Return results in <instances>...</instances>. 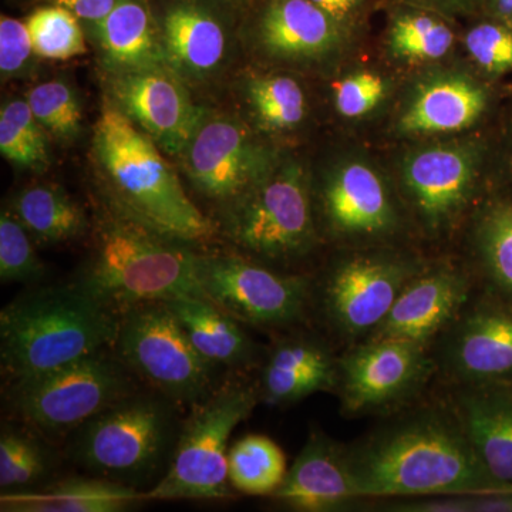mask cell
<instances>
[{
    "mask_svg": "<svg viewBox=\"0 0 512 512\" xmlns=\"http://www.w3.org/2000/svg\"><path fill=\"white\" fill-rule=\"evenodd\" d=\"M346 447L360 498L505 490L484 470L451 403L407 410Z\"/></svg>",
    "mask_w": 512,
    "mask_h": 512,
    "instance_id": "obj_1",
    "label": "cell"
},
{
    "mask_svg": "<svg viewBox=\"0 0 512 512\" xmlns=\"http://www.w3.org/2000/svg\"><path fill=\"white\" fill-rule=\"evenodd\" d=\"M28 101L15 100L0 113V153L19 167L43 170L49 164V144Z\"/></svg>",
    "mask_w": 512,
    "mask_h": 512,
    "instance_id": "obj_32",
    "label": "cell"
},
{
    "mask_svg": "<svg viewBox=\"0 0 512 512\" xmlns=\"http://www.w3.org/2000/svg\"><path fill=\"white\" fill-rule=\"evenodd\" d=\"M387 510L396 512H470L468 494H446L419 501L393 503Z\"/></svg>",
    "mask_w": 512,
    "mask_h": 512,
    "instance_id": "obj_41",
    "label": "cell"
},
{
    "mask_svg": "<svg viewBox=\"0 0 512 512\" xmlns=\"http://www.w3.org/2000/svg\"><path fill=\"white\" fill-rule=\"evenodd\" d=\"M476 177V153L457 146L426 148L407 158L403 167L407 197L434 234L450 227L467 207Z\"/></svg>",
    "mask_w": 512,
    "mask_h": 512,
    "instance_id": "obj_16",
    "label": "cell"
},
{
    "mask_svg": "<svg viewBox=\"0 0 512 512\" xmlns=\"http://www.w3.org/2000/svg\"><path fill=\"white\" fill-rule=\"evenodd\" d=\"M56 466L47 439L23 423H2L0 488L2 493L30 490L45 483Z\"/></svg>",
    "mask_w": 512,
    "mask_h": 512,
    "instance_id": "obj_28",
    "label": "cell"
},
{
    "mask_svg": "<svg viewBox=\"0 0 512 512\" xmlns=\"http://www.w3.org/2000/svg\"><path fill=\"white\" fill-rule=\"evenodd\" d=\"M146 503L144 491L90 476L69 477L0 497L2 512H124Z\"/></svg>",
    "mask_w": 512,
    "mask_h": 512,
    "instance_id": "obj_22",
    "label": "cell"
},
{
    "mask_svg": "<svg viewBox=\"0 0 512 512\" xmlns=\"http://www.w3.org/2000/svg\"><path fill=\"white\" fill-rule=\"evenodd\" d=\"M53 5L70 10L77 18L99 25L119 0H50Z\"/></svg>",
    "mask_w": 512,
    "mask_h": 512,
    "instance_id": "obj_42",
    "label": "cell"
},
{
    "mask_svg": "<svg viewBox=\"0 0 512 512\" xmlns=\"http://www.w3.org/2000/svg\"><path fill=\"white\" fill-rule=\"evenodd\" d=\"M441 336L434 359L454 386H512L510 296H471Z\"/></svg>",
    "mask_w": 512,
    "mask_h": 512,
    "instance_id": "obj_13",
    "label": "cell"
},
{
    "mask_svg": "<svg viewBox=\"0 0 512 512\" xmlns=\"http://www.w3.org/2000/svg\"><path fill=\"white\" fill-rule=\"evenodd\" d=\"M258 389L231 377L191 407L181 426L170 466L156 485L144 491L147 501L225 500L229 439L258 404Z\"/></svg>",
    "mask_w": 512,
    "mask_h": 512,
    "instance_id": "obj_6",
    "label": "cell"
},
{
    "mask_svg": "<svg viewBox=\"0 0 512 512\" xmlns=\"http://www.w3.org/2000/svg\"><path fill=\"white\" fill-rule=\"evenodd\" d=\"M386 93V84L375 73L352 74L335 84L336 109L349 119L365 116L375 109Z\"/></svg>",
    "mask_w": 512,
    "mask_h": 512,
    "instance_id": "obj_39",
    "label": "cell"
},
{
    "mask_svg": "<svg viewBox=\"0 0 512 512\" xmlns=\"http://www.w3.org/2000/svg\"><path fill=\"white\" fill-rule=\"evenodd\" d=\"M487 107V94L464 76H444L424 84L400 120L409 134L453 133L470 127Z\"/></svg>",
    "mask_w": 512,
    "mask_h": 512,
    "instance_id": "obj_24",
    "label": "cell"
},
{
    "mask_svg": "<svg viewBox=\"0 0 512 512\" xmlns=\"http://www.w3.org/2000/svg\"><path fill=\"white\" fill-rule=\"evenodd\" d=\"M336 20L311 0H276L262 20V40L281 56H316L338 40Z\"/></svg>",
    "mask_w": 512,
    "mask_h": 512,
    "instance_id": "obj_25",
    "label": "cell"
},
{
    "mask_svg": "<svg viewBox=\"0 0 512 512\" xmlns=\"http://www.w3.org/2000/svg\"><path fill=\"white\" fill-rule=\"evenodd\" d=\"M198 258L184 242L114 211L101 224L92 259L77 282L119 313L141 303L205 298Z\"/></svg>",
    "mask_w": 512,
    "mask_h": 512,
    "instance_id": "obj_4",
    "label": "cell"
},
{
    "mask_svg": "<svg viewBox=\"0 0 512 512\" xmlns=\"http://www.w3.org/2000/svg\"><path fill=\"white\" fill-rule=\"evenodd\" d=\"M453 43L454 33L446 23L423 13L399 16L390 29V49L404 59H440Z\"/></svg>",
    "mask_w": 512,
    "mask_h": 512,
    "instance_id": "obj_34",
    "label": "cell"
},
{
    "mask_svg": "<svg viewBox=\"0 0 512 512\" xmlns=\"http://www.w3.org/2000/svg\"><path fill=\"white\" fill-rule=\"evenodd\" d=\"M470 512H512V488L468 494Z\"/></svg>",
    "mask_w": 512,
    "mask_h": 512,
    "instance_id": "obj_43",
    "label": "cell"
},
{
    "mask_svg": "<svg viewBox=\"0 0 512 512\" xmlns=\"http://www.w3.org/2000/svg\"><path fill=\"white\" fill-rule=\"evenodd\" d=\"M491 15L512 29V0H488Z\"/></svg>",
    "mask_w": 512,
    "mask_h": 512,
    "instance_id": "obj_45",
    "label": "cell"
},
{
    "mask_svg": "<svg viewBox=\"0 0 512 512\" xmlns=\"http://www.w3.org/2000/svg\"><path fill=\"white\" fill-rule=\"evenodd\" d=\"M119 325L120 313L79 282L22 293L0 312L3 375L29 379L113 348Z\"/></svg>",
    "mask_w": 512,
    "mask_h": 512,
    "instance_id": "obj_3",
    "label": "cell"
},
{
    "mask_svg": "<svg viewBox=\"0 0 512 512\" xmlns=\"http://www.w3.org/2000/svg\"><path fill=\"white\" fill-rule=\"evenodd\" d=\"M33 52L28 26L20 20L0 19V70L6 76L18 73L29 62Z\"/></svg>",
    "mask_w": 512,
    "mask_h": 512,
    "instance_id": "obj_40",
    "label": "cell"
},
{
    "mask_svg": "<svg viewBox=\"0 0 512 512\" xmlns=\"http://www.w3.org/2000/svg\"><path fill=\"white\" fill-rule=\"evenodd\" d=\"M28 103L37 121L60 137L76 136L82 127V109L73 90L63 82H47L29 93Z\"/></svg>",
    "mask_w": 512,
    "mask_h": 512,
    "instance_id": "obj_37",
    "label": "cell"
},
{
    "mask_svg": "<svg viewBox=\"0 0 512 512\" xmlns=\"http://www.w3.org/2000/svg\"><path fill=\"white\" fill-rule=\"evenodd\" d=\"M468 53L485 72L503 74L512 70V29L504 23H481L468 32Z\"/></svg>",
    "mask_w": 512,
    "mask_h": 512,
    "instance_id": "obj_38",
    "label": "cell"
},
{
    "mask_svg": "<svg viewBox=\"0 0 512 512\" xmlns=\"http://www.w3.org/2000/svg\"><path fill=\"white\" fill-rule=\"evenodd\" d=\"M183 326L194 348L208 362L227 369L254 366L258 346L239 325V320L205 298H181L165 302Z\"/></svg>",
    "mask_w": 512,
    "mask_h": 512,
    "instance_id": "obj_23",
    "label": "cell"
},
{
    "mask_svg": "<svg viewBox=\"0 0 512 512\" xmlns=\"http://www.w3.org/2000/svg\"><path fill=\"white\" fill-rule=\"evenodd\" d=\"M113 349L134 376L177 406L200 403L220 384V367L198 353L165 302L121 312Z\"/></svg>",
    "mask_w": 512,
    "mask_h": 512,
    "instance_id": "obj_8",
    "label": "cell"
},
{
    "mask_svg": "<svg viewBox=\"0 0 512 512\" xmlns=\"http://www.w3.org/2000/svg\"><path fill=\"white\" fill-rule=\"evenodd\" d=\"M35 55L50 60H67L86 52L79 18L62 6L35 10L26 20Z\"/></svg>",
    "mask_w": 512,
    "mask_h": 512,
    "instance_id": "obj_33",
    "label": "cell"
},
{
    "mask_svg": "<svg viewBox=\"0 0 512 512\" xmlns=\"http://www.w3.org/2000/svg\"><path fill=\"white\" fill-rule=\"evenodd\" d=\"M16 217L30 234L42 242H66L79 238L87 229L82 208L60 188L35 185L15 201Z\"/></svg>",
    "mask_w": 512,
    "mask_h": 512,
    "instance_id": "obj_29",
    "label": "cell"
},
{
    "mask_svg": "<svg viewBox=\"0 0 512 512\" xmlns=\"http://www.w3.org/2000/svg\"><path fill=\"white\" fill-rule=\"evenodd\" d=\"M113 103L170 156H180L204 120L168 66L120 70L111 80Z\"/></svg>",
    "mask_w": 512,
    "mask_h": 512,
    "instance_id": "obj_14",
    "label": "cell"
},
{
    "mask_svg": "<svg viewBox=\"0 0 512 512\" xmlns=\"http://www.w3.org/2000/svg\"><path fill=\"white\" fill-rule=\"evenodd\" d=\"M45 266L37 258L29 231L15 212L0 217V279L6 284H36L45 276Z\"/></svg>",
    "mask_w": 512,
    "mask_h": 512,
    "instance_id": "obj_36",
    "label": "cell"
},
{
    "mask_svg": "<svg viewBox=\"0 0 512 512\" xmlns=\"http://www.w3.org/2000/svg\"><path fill=\"white\" fill-rule=\"evenodd\" d=\"M168 64L191 76L214 70L225 55V33L210 13L197 6H175L163 25Z\"/></svg>",
    "mask_w": 512,
    "mask_h": 512,
    "instance_id": "obj_26",
    "label": "cell"
},
{
    "mask_svg": "<svg viewBox=\"0 0 512 512\" xmlns=\"http://www.w3.org/2000/svg\"><path fill=\"white\" fill-rule=\"evenodd\" d=\"M339 357L308 335L278 340L269 350L259 380V399L269 406H291L320 392L335 393Z\"/></svg>",
    "mask_w": 512,
    "mask_h": 512,
    "instance_id": "obj_19",
    "label": "cell"
},
{
    "mask_svg": "<svg viewBox=\"0 0 512 512\" xmlns=\"http://www.w3.org/2000/svg\"><path fill=\"white\" fill-rule=\"evenodd\" d=\"M229 234L242 248L265 259L296 258L315 244L311 198L298 165L269 174L232 204Z\"/></svg>",
    "mask_w": 512,
    "mask_h": 512,
    "instance_id": "obj_11",
    "label": "cell"
},
{
    "mask_svg": "<svg viewBox=\"0 0 512 512\" xmlns=\"http://www.w3.org/2000/svg\"><path fill=\"white\" fill-rule=\"evenodd\" d=\"M470 298V279L463 272L424 269L403 289L389 315L367 339L414 340L429 345Z\"/></svg>",
    "mask_w": 512,
    "mask_h": 512,
    "instance_id": "obj_18",
    "label": "cell"
},
{
    "mask_svg": "<svg viewBox=\"0 0 512 512\" xmlns=\"http://www.w3.org/2000/svg\"><path fill=\"white\" fill-rule=\"evenodd\" d=\"M274 498L292 511L345 510L359 500L350 473L348 447L325 431L312 429Z\"/></svg>",
    "mask_w": 512,
    "mask_h": 512,
    "instance_id": "obj_17",
    "label": "cell"
},
{
    "mask_svg": "<svg viewBox=\"0 0 512 512\" xmlns=\"http://www.w3.org/2000/svg\"><path fill=\"white\" fill-rule=\"evenodd\" d=\"M184 168L198 191L215 201L235 202L271 174L247 130L228 119L204 120L185 148Z\"/></svg>",
    "mask_w": 512,
    "mask_h": 512,
    "instance_id": "obj_15",
    "label": "cell"
},
{
    "mask_svg": "<svg viewBox=\"0 0 512 512\" xmlns=\"http://www.w3.org/2000/svg\"><path fill=\"white\" fill-rule=\"evenodd\" d=\"M198 279L208 301L241 323L281 328L299 322L312 301L311 281L234 255H200Z\"/></svg>",
    "mask_w": 512,
    "mask_h": 512,
    "instance_id": "obj_12",
    "label": "cell"
},
{
    "mask_svg": "<svg viewBox=\"0 0 512 512\" xmlns=\"http://www.w3.org/2000/svg\"><path fill=\"white\" fill-rule=\"evenodd\" d=\"M97 28L104 55L120 70L168 66L163 40L140 0H119Z\"/></svg>",
    "mask_w": 512,
    "mask_h": 512,
    "instance_id": "obj_27",
    "label": "cell"
},
{
    "mask_svg": "<svg viewBox=\"0 0 512 512\" xmlns=\"http://www.w3.org/2000/svg\"><path fill=\"white\" fill-rule=\"evenodd\" d=\"M311 2L315 3L323 12L328 13L330 18L339 22L356 12L363 0H311Z\"/></svg>",
    "mask_w": 512,
    "mask_h": 512,
    "instance_id": "obj_44",
    "label": "cell"
},
{
    "mask_svg": "<svg viewBox=\"0 0 512 512\" xmlns=\"http://www.w3.org/2000/svg\"><path fill=\"white\" fill-rule=\"evenodd\" d=\"M136 376L113 348L52 372L9 382V412L47 440H66L121 397L137 390Z\"/></svg>",
    "mask_w": 512,
    "mask_h": 512,
    "instance_id": "obj_7",
    "label": "cell"
},
{
    "mask_svg": "<svg viewBox=\"0 0 512 512\" xmlns=\"http://www.w3.org/2000/svg\"><path fill=\"white\" fill-rule=\"evenodd\" d=\"M436 372L426 343L366 339L339 356L336 393L348 417L392 412L413 402Z\"/></svg>",
    "mask_w": 512,
    "mask_h": 512,
    "instance_id": "obj_10",
    "label": "cell"
},
{
    "mask_svg": "<svg viewBox=\"0 0 512 512\" xmlns=\"http://www.w3.org/2000/svg\"><path fill=\"white\" fill-rule=\"evenodd\" d=\"M323 212L333 234L346 238L384 237L399 222L382 178L365 164H349L329 178Z\"/></svg>",
    "mask_w": 512,
    "mask_h": 512,
    "instance_id": "obj_20",
    "label": "cell"
},
{
    "mask_svg": "<svg viewBox=\"0 0 512 512\" xmlns=\"http://www.w3.org/2000/svg\"><path fill=\"white\" fill-rule=\"evenodd\" d=\"M249 96L259 120L266 127L289 130L305 119V93L291 77L256 79L249 87Z\"/></svg>",
    "mask_w": 512,
    "mask_h": 512,
    "instance_id": "obj_35",
    "label": "cell"
},
{
    "mask_svg": "<svg viewBox=\"0 0 512 512\" xmlns=\"http://www.w3.org/2000/svg\"><path fill=\"white\" fill-rule=\"evenodd\" d=\"M423 271L396 255H352L336 262L312 295L329 328L353 345L379 328L403 289Z\"/></svg>",
    "mask_w": 512,
    "mask_h": 512,
    "instance_id": "obj_9",
    "label": "cell"
},
{
    "mask_svg": "<svg viewBox=\"0 0 512 512\" xmlns=\"http://www.w3.org/2000/svg\"><path fill=\"white\" fill-rule=\"evenodd\" d=\"M177 407L154 390H134L74 430L67 456L92 476L138 488L170 466L183 426Z\"/></svg>",
    "mask_w": 512,
    "mask_h": 512,
    "instance_id": "obj_5",
    "label": "cell"
},
{
    "mask_svg": "<svg viewBox=\"0 0 512 512\" xmlns=\"http://www.w3.org/2000/svg\"><path fill=\"white\" fill-rule=\"evenodd\" d=\"M282 448L262 434H248L228 451L231 487L247 495H272L286 476Z\"/></svg>",
    "mask_w": 512,
    "mask_h": 512,
    "instance_id": "obj_30",
    "label": "cell"
},
{
    "mask_svg": "<svg viewBox=\"0 0 512 512\" xmlns=\"http://www.w3.org/2000/svg\"><path fill=\"white\" fill-rule=\"evenodd\" d=\"M93 147L114 211L184 244L214 237L215 225L190 200L156 141L111 101L94 127Z\"/></svg>",
    "mask_w": 512,
    "mask_h": 512,
    "instance_id": "obj_2",
    "label": "cell"
},
{
    "mask_svg": "<svg viewBox=\"0 0 512 512\" xmlns=\"http://www.w3.org/2000/svg\"><path fill=\"white\" fill-rule=\"evenodd\" d=\"M476 245L485 274L512 299V202L497 201L478 218Z\"/></svg>",
    "mask_w": 512,
    "mask_h": 512,
    "instance_id": "obj_31",
    "label": "cell"
},
{
    "mask_svg": "<svg viewBox=\"0 0 512 512\" xmlns=\"http://www.w3.org/2000/svg\"><path fill=\"white\" fill-rule=\"evenodd\" d=\"M450 403L488 476L512 488V386L456 387Z\"/></svg>",
    "mask_w": 512,
    "mask_h": 512,
    "instance_id": "obj_21",
    "label": "cell"
}]
</instances>
